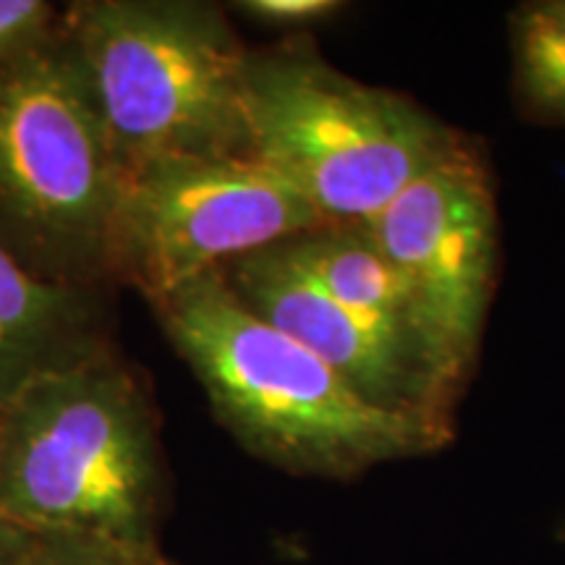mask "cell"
<instances>
[{
    "instance_id": "1",
    "label": "cell",
    "mask_w": 565,
    "mask_h": 565,
    "mask_svg": "<svg viewBox=\"0 0 565 565\" xmlns=\"http://www.w3.org/2000/svg\"><path fill=\"white\" fill-rule=\"evenodd\" d=\"M147 301L212 414L252 456L288 475L353 479L380 463L435 454L454 437L450 422L366 401L254 315L223 267Z\"/></svg>"
},
{
    "instance_id": "2",
    "label": "cell",
    "mask_w": 565,
    "mask_h": 565,
    "mask_svg": "<svg viewBox=\"0 0 565 565\" xmlns=\"http://www.w3.org/2000/svg\"><path fill=\"white\" fill-rule=\"evenodd\" d=\"M162 505L158 414L110 349L0 408V511L19 524L158 545Z\"/></svg>"
},
{
    "instance_id": "3",
    "label": "cell",
    "mask_w": 565,
    "mask_h": 565,
    "mask_svg": "<svg viewBox=\"0 0 565 565\" xmlns=\"http://www.w3.org/2000/svg\"><path fill=\"white\" fill-rule=\"evenodd\" d=\"M61 34L124 168L249 154V51L215 6L82 0L61 13Z\"/></svg>"
},
{
    "instance_id": "4",
    "label": "cell",
    "mask_w": 565,
    "mask_h": 565,
    "mask_svg": "<svg viewBox=\"0 0 565 565\" xmlns=\"http://www.w3.org/2000/svg\"><path fill=\"white\" fill-rule=\"evenodd\" d=\"M244 110L252 158L328 225L366 223L463 141L412 100L351 79L301 42L249 53Z\"/></svg>"
},
{
    "instance_id": "5",
    "label": "cell",
    "mask_w": 565,
    "mask_h": 565,
    "mask_svg": "<svg viewBox=\"0 0 565 565\" xmlns=\"http://www.w3.org/2000/svg\"><path fill=\"white\" fill-rule=\"evenodd\" d=\"M124 166L63 40L0 71V246L40 278L108 275Z\"/></svg>"
},
{
    "instance_id": "6",
    "label": "cell",
    "mask_w": 565,
    "mask_h": 565,
    "mask_svg": "<svg viewBox=\"0 0 565 565\" xmlns=\"http://www.w3.org/2000/svg\"><path fill=\"white\" fill-rule=\"evenodd\" d=\"M328 225L252 154L171 158L124 168L108 275L145 299Z\"/></svg>"
},
{
    "instance_id": "7",
    "label": "cell",
    "mask_w": 565,
    "mask_h": 565,
    "mask_svg": "<svg viewBox=\"0 0 565 565\" xmlns=\"http://www.w3.org/2000/svg\"><path fill=\"white\" fill-rule=\"evenodd\" d=\"M419 309L427 364L454 406L477 362L498 267L492 181L466 139L362 223Z\"/></svg>"
},
{
    "instance_id": "8",
    "label": "cell",
    "mask_w": 565,
    "mask_h": 565,
    "mask_svg": "<svg viewBox=\"0 0 565 565\" xmlns=\"http://www.w3.org/2000/svg\"><path fill=\"white\" fill-rule=\"evenodd\" d=\"M254 315L315 353L372 404L450 422V406L424 366L296 267L280 244L223 267Z\"/></svg>"
},
{
    "instance_id": "9",
    "label": "cell",
    "mask_w": 565,
    "mask_h": 565,
    "mask_svg": "<svg viewBox=\"0 0 565 565\" xmlns=\"http://www.w3.org/2000/svg\"><path fill=\"white\" fill-rule=\"evenodd\" d=\"M108 351L95 288L34 275L0 246V408L32 380Z\"/></svg>"
},
{
    "instance_id": "10",
    "label": "cell",
    "mask_w": 565,
    "mask_h": 565,
    "mask_svg": "<svg viewBox=\"0 0 565 565\" xmlns=\"http://www.w3.org/2000/svg\"><path fill=\"white\" fill-rule=\"evenodd\" d=\"M280 246L288 259L324 294L370 322L374 330L404 345L429 374L427 343L414 296L362 225H322L288 238Z\"/></svg>"
},
{
    "instance_id": "11",
    "label": "cell",
    "mask_w": 565,
    "mask_h": 565,
    "mask_svg": "<svg viewBox=\"0 0 565 565\" xmlns=\"http://www.w3.org/2000/svg\"><path fill=\"white\" fill-rule=\"evenodd\" d=\"M511 32L521 103L542 121L565 124V0L521 6Z\"/></svg>"
},
{
    "instance_id": "12",
    "label": "cell",
    "mask_w": 565,
    "mask_h": 565,
    "mask_svg": "<svg viewBox=\"0 0 565 565\" xmlns=\"http://www.w3.org/2000/svg\"><path fill=\"white\" fill-rule=\"evenodd\" d=\"M19 565H175L158 545L113 540V536L38 532Z\"/></svg>"
},
{
    "instance_id": "13",
    "label": "cell",
    "mask_w": 565,
    "mask_h": 565,
    "mask_svg": "<svg viewBox=\"0 0 565 565\" xmlns=\"http://www.w3.org/2000/svg\"><path fill=\"white\" fill-rule=\"evenodd\" d=\"M61 11L45 0H0V71L58 34Z\"/></svg>"
},
{
    "instance_id": "14",
    "label": "cell",
    "mask_w": 565,
    "mask_h": 565,
    "mask_svg": "<svg viewBox=\"0 0 565 565\" xmlns=\"http://www.w3.org/2000/svg\"><path fill=\"white\" fill-rule=\"evenodd\" d=\"M242 9L265 24L303 26L333 17L341 3H333V0H249V3H242Z\"/></svg>"
},
{
    "instance_id": "15",
    "label": "cell",
    "mask_w": 565,
    "mask_h": 565,
    "mask_svg": "<svg viewBox=\"0 0 565 565\" xmlns=\"http://www.w3.org/2000/svg\"><path fill=\"white\" fill-rule=\"evenodd\" d=\"M38 540V532L19 524L17 519L0 511V565H19Z\"/></svg>"
}]
</instances>
